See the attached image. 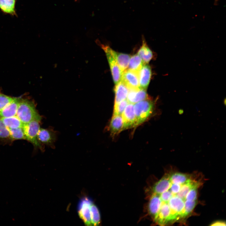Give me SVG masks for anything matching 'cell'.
<instances>
[{"label":"cell","instance_id":"obj_14","mask_svg":"<svg viewBox=\"0 0 226 226\" xmlns=\"http://www.w3.org/2000/svg\"><path fill=\"white\" fill-rule=\"evenodd\" d=\"M128 90L126 85L121 80L116 84L114 88L115 94L114 104L126 100Z\"/></svg>","mask_w":226,"mask_h":226},{"label":"cell","instance_id":"obj_3","mask_svg":"<svg viewBox=\"0 0 226 226\" xmlns=\"http://www.w3.org/2000/svg\"><path fill=\"white\" fill-rule=\"evenodd\" d=\"M155 104L154 101L149 98L134 104L136 117L135 126L143 123L151 116L155 110Z\"/></svg>","mask_w":226,"mask_h":226},{"label":"cell","instance_id":"obj_7","mask_svg":"<svg viewBox=\"0 0 226 226\" xmlns=\"http://www.w3.org/2000/svg\"><path fill=\"white\" fill-rule=\"evenodd\" d=\"M121 80L128 89L140 88L139 72L126 69L123 72Z\"/></svg>","mask_w":226,"mask_h":226},{"label":"cell","instance_id":"obj_1","mask_svg":"<svg viewBox=\"0 0 226 226\" xmlns=\"http://www.w3.org/2000/svg\"><path fill=\"white\" fill-rule=\"evenodd\" d=\"M202 183L201 176L195 174L173 171L165 173L152 188L160 203L155 222L163 226L185 221L197 204Z\"/></svg>","mask_w":226,"mask_h":226},{"label":"cell","instance_id":"obj_25","mask_svg":"<svg viewBox=\"0 0 226 226\" xmlns=\"http://www.w3.org/2000/svg\"><path fill=\"white\" fill-rule=\"evenodd\" d=\"M15 97L5 95L0 92V110L13 101Z\"/></svg>","mask_w":226,"mask_h":226},{"label":"cell","instance_id":"obj_5","mask_svg":"<svg viewBox=\"0 0 226 226\" xmlns=\"http://www.w3.org/2000/svg\"><path fill=\"white\" fill-rule=\"evenodd\" d=\"M92 199L88 196L81 198L77 206L78 216L86 226H91L90 218V207L93 202Z\"/></svg>","mask_w":226,"mask_h":226},{"label":"cell","instance_id":"obj_20","mask_svg":"<svg viewBox=\"0 0 226 226\" xmlns=\"http://www.w3.org/2000/svg\"><path fill=\"white\" fill-rule=\"evenodd\" d=\"M1 118L5 125L9 129L22 127L24 125L16 116Z\"/></svg>","mask_w":226,"mask_h":226},{"label":"cell","instance_id":"obj_11","mask_svg":"<svg viewBox=\"0 0 226 226\" xmlns=\"http://www.w3.org/2000/svg\"><path fill=\"white\" fill-rule=\"evenodd\" d=\"M21 97H15L14 100L0 110V118L16 116Z\"/></svg>","mask_w":226,"mask_h":226},{"label":"cell","instance_id":"obj_18","mask_svg":"<svg viewBox=\"0 0 226 226\" xmlns=\"http://www.w3.org/2000/svg\"><path fill=\"white\" fill-rule=\"evenodd\" d=\"M142 39V44L137 54L141 58L144 64H147L153 58V52L147 45L144 38L143 37Z\"/></svg>","mask_w":226,"mask_h":226},{"label":"cell","instance_id":"obj_8","mask_svg":"<svg viewBox=\"0 0 226 226\" xmlns=\"http://www.w3.org/2000/svg\"><path fill=\"white\" fill-rule=\"evenodd\" d=\"M121 116L124 129L135 127L136 117L134 104L128 103L122 113Z\"/></svg>","mask_w":226,"mask_h":226},{"label":"cell","instance_id":"obj_21","mask_svg":"<svg viewBox=\"0 0 226 226\" xmlns=\"http://www.w3.org/2000/svg\"><path fill=\"white\" fill-rule=\"evenodd\" d=\"M90 218L92 225H98L100 222V216L99 211L93 202L90 207Z\"/></svg>","mask_w":226,"mask_h":226},{"label":"cell","instance_id":"obj_23","mask_svg":"<svg viewBox=\"0 0 226 226\" xmlns=\"http://www.w3.org/2000/svg\"><path fill=\"white\" fill-rule=\"evenodd\" d=\"M128 103L127 100H125L119 103L114 104L113 115H121Z\"/></svg>","mask_w":226,"mask_h":226},{"label":"cell","instance_id":"obj_19","mask_svg":"<svg viewBox=\"0 0 226 226\" xmlns=\"http://www.w3.org/2000/svg\"><path fill=\"white\" fill-rule=\"evenodd\" d=\"M130 58L128 65V69L139 72L145 64L142 59L137 54L133 55Z\"/></svg>","mask_w":226,"mask_h":226},{"label":"cell","instance_id":"obj_24","mask_svg":"<svg viewBox=\"0 0 226 226\" xmlns=\"http://www.w3.org/2000/svg\"><path fill=\"white\" fill-rule=\"evenodd\" d=\"M8 138H10L9 129L5 125L0 118V139H6Z\"/></svg>","mask_w":226,"mask_h":226},{"label":"cell","instance_id":"obj_16","mask_svg":"<svg viewBox=\"0 0 226 226\" xmlns=\"http://www.w3.org/2000/svg\"><path fill=\"white\" fill-rule=\"evenodd\" d=\"M110 129L113 136L119 133L124 129L123 123L121 115H113L111 120Z\"/></svg>","mask_w":226,"mask_h":226},{"label":"cell","instance_id":"obj_6","mask_svg":"<svg viewBox=\"0 0 226 226\" xmlns=\"http://www.w3.org/2000/svg\"><path fill=\"white\" fill-rule=\"evenodd\" d=\"M101 47L105 52L110 66L113 81L115 84H117L121 80L122 72L121 71L116 61L109 51L107 45L101 44L98 41Z\"/></svg>","mask_w":226,"mask_h":226},{"label":"cell","instance_id":"obj_27","mask_svg":"<svg viewBox=\"0 0 226 226\" xmlns=\"http://www.w3.org/2000/svg\"><path fill=\"white\" fill-rule=\"evenodd\" d=\"M219 0H215L214 3V5H217L218 4V3Z\"/></svg>","mask_w":226,"mask_h":226},{"label":"cell","instance_id":"obj_10","mask_svg":"<svg viewBox=\"0 0 226 226\" xmlns=\"http://www.w3.org/2000/svg\"><path fill=\"white\" fill-rule=\"evenodd\" d=\"M56 138L55 132L50 129L40 128L37 134V139L41 143L52 145Z\"/></svg>","mask_w":226,"mask_h":226},{"label":"cell","instance_id":"obj_15","mask_svg":"<svg viewBox=\"0 0 226 226\" xmlns=\"http://www.w3.org/2000/svg\"><path fill=\"white\" fill-rule=\"evenodd\" d=\"M17 0H0V10L3 13L17 17L16 9Z\"/></svg>","mask_w":226,"mask_h":226},{"label":"cell","instance_id":"obj_9","mask_svg":"<svg viewBox=\"0 0 226 226\" xmlns=\"http://www.w3.org/2000/svg\"><path fill=\"white\" fill-rule=\"evenodd\" d=\"M128 90L126 100L129 103L134 104L140 101L150 98L145 89L140 88L136 89Z\"/></svg>","mask_w":226,"mask_h":226},{"label":"cell","instance_id":"obj_12","mask_svg":"<svg viewBox=\"0 0 226 226\" xmlns=\"http://www.w3.org/2000/svg\"><path fill=\"white\" fill-rule=\"evenodd\" d=\"M107 48L110 53L116 61L121 71L123 72L126 70L128 65L131 57L129 55L119 53L115 51L107 46Z\"/></svg>","mask_w":226,"mask_h":226},{"label":"cell","instance_id":"obj_13","mask_svg":"<svg viewBox=\"0 0 226 226\" xmlns=\"http://www.w3.org/2000/svg\"><path fill=\"white\" fill-rule=\"evenodd\" d=\"M150 67L145 64L139 71L140 88L146 89L150 83L151 76Z\"/></svg>","mask_w":226,"mask_h":226},{"label":"cell","instance_id":"obj_26","mask_svg":"<svg viewBox=\"0 0 226 226\" xmlns=\"http://www.w3.org/2000/svg\"><path fill=\"white\" fill-rule=\"evenodd\" d=\"M211 225L214 226H225L226 223L225 222L223 221H218L213 222L211 224Z\"/></svg>","mask_w":226,"mask_h":226},{"label":"cell","instance_id":"obj_2","mask_svg":"<svg viewBox=\"0 0 226 226\" xmlns=\"http://www.w3.org/2000/svg\"><path fill=\"white\" fill-rule=\"evenodd\" d=\"M16 116L24 124L34 120L40 121L41 119L34 102L27 98H21Z\"/></svg>","mask_w":226,"mask_h":226},{"label":"cell","instance_id":"obj_28","mask_svg":"<svg viewBox=\"0 0 226 226\" xmlns=\"http://www.w3.org/2000/svg\"><path fill=\"white\" fill-rule=\"evenodd\" d=\"M76 1H77V0H75Z\"/></svg>","mask_w":226,"mask_h":226},{"label":"cell","instance_id":"obj_17","mask_svg":"<svg viewBox=\"0 0 226 226\" xmlns=\"http://www.w3.org/2000/svg\"><path fill=\"white\" fill-rule=\"evenodd\" d=\"M160 206L159 200L158 195L153 193L149 201L148 211L151 217L154 220L156 218Z\"/></svg>","mask_w":226,"mask_h":226},{"label":"cell","instance_id":"obj_22","mask_svg":"<svg viewBox=\"0 0 226 226\" xmlns=\"http://www.w3.org/2000/svg\"><path fill=\"white\" fill-rule=\"evenodd\" d=\"M9 130L10 133V138L12 140L18 139L26 140L23 127L15 128H10L9 129Z\"/></svg>","mask_w":226,"mask_h":226},{"label":"cell","instance_id":"obj_4","mask_svg":"<svg viewBox=\"0 0 226 226\" xmlns=\"http://www.w3.org/2000/svg\"><path fill=\"white\" fill-rule=\"evenodd\" d=\"M40 121L32 120L30 122L24 124L23 126L26 140L31 143L35 147L42 149L41 145L37 139V134L40 128Z\"/></svg>","mask_w":226,"mask_h":226}]
</instances>
